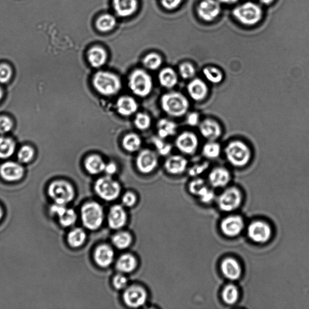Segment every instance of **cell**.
Masks as SVG:
<instances>
[{
    "instance_id": "cell-56",
    "label": "cell",
    "mask_w": 309,
    "mask_h": 309,
    "mask_svg": "<svg viewBox=\"0 0 309 309\" xmlns=\"http://www.w3.org/2000/svg\"><path fill=\"white\" fill-rule=\"evenodd\" d=\"M3 215V212L1 207H0V220H1Z\"/></svg>"
},
{
    "instance_id": "cell-20",
    "label": "cell",
    "mask_w": 309,
    "mask_h": 309,
    "mask_svg": "<svg viewBox=\"0 0 309 309\" xmlns=\"http://www.w3.org/2000/svg\"><path fill=\"white\" fill-rule=\"evenodd\" d=\"M127 213L123 206L115 205L111 207L108 215V223L110 229H121L127 224Z\"/></svg>"
},
{
    "instance_id": "cell-6",
    "label": "cell",
    "mask_w": 309,
    "mask_h": 309,
    "mask_svg": "<svg viewBox=\"0 0 309 309\" xmlns=\"http://www.w3.org/2000/svg\"><path fill=\"white\" fill-rule=\"evenodd\" d=\"M152 87V77L143 70H135L129 77V87L138 97L148 96L151 93Z\"/></svg>"
},
{
    "instance_id": "cell-44",
    "label": "cell",
    "mask_w": 309,
    "mask_h": 309,
    "mask_svg": "<svg viewBox=\"0 0 309 309\" xmlns=\"http://www.w3.org/2000/svg\"><path fill=\"white\" fill-rule=\"evenodd\" d=\"M153 143L155 145L159 154L165 156L169 154L172 151L171 145L163 141L161 138H154L152 139Z\"/></svg>"
},
{
    "instance_id": "cell-33",
    "label": "cell",
    "mask_w": 309,
    "mask_h": 309,
    "mask_svg": "<svg viewBox=\"0 0 309 309\" xmlns=\"http://www.w3.org/2000/svg\"><path fill=\"white\" fill-rule=\"evenodd\" d=\"M158 79L163 87L170 89L175 87L178 84V77L174 69L168 67L159 72Z\"/></svg>"
},
{
    "instance_id": "cell-48",
    "label": "cell",
    "mask_w": 309,
    "mask_h": 309,
    "mask_svg": "<svg viewBox=\"0 0 309 309\" xmlns=\"http://www.w3.org/2000/svg\"><path fill=\"white\" fill-rule=\"evenodd\" d=\"M12 76V70L11 68L6 64L0 65V83L5 84L11 79Z\"/></svg>"
},
{
    "instance_id": "cell-34",
    "label": "cell",
    "mask_w": 309,
    "mask_h": 309,
    "mask_svg": "<svg viewBox=\"0 0 309 309\" xmlns=\"http://www.w3.org/2000/svg\"><path fill=\"white\" fill-rule=\"evenodd\" d=\"M157 130L159 137L164 139L176 133L177 126L174 121L162 118L158 121Z\"/></svg>"
},
{
    "instance_id": "cell-9",
    "label": "cell",
    "mask_w": 309,
    "mask_h": 309,
    "mask_svg": "<svg viewBox=\"0 0 309 309\" xmlns=\"http://www.w3.org/2000/svg\"><path fill=\"white\" fill-rule=\"evenodd\" d=\"M242 202V193L236 188L226 189L217 199L220 209L225 212L234 211L239 208Z\"/></svg>"
},
{
    "instance_id": "cell-23",
    "label": "cell",
    "mask_w": 309,
    "mask_h": 309,
    "mask_svg": "<svg viewBox=\"0 0 309 309\" xmlns=\"http://www.w3.org/2000/svg\"><path fill=\"white\" fill-rule=\"evenodd\" d=\"M24 169L21 165L14 162H7L0 167V175L7 181H19L24 176Z\"/></svg>"
},
{
    "instance_id": "cell-16",
    "label": "cell",
    "mask_w": 309,
    "mask_h": 309,
    "mask_svg": "<svg viewBox=\"0 0 309 309\" xmlns=\"http://www.w3.org/2000/svg\"><path fill=\"white\" fill-rule=\"evenodd\" d=\"M248 234L253 242L264 243L271 238L272 229L269 224L259 220L250 224L248 230Z\"/></svg>"
},
{
    "instance_id": "cell-54",
    "label": "cell",
    "mask_w": 309,
    "mask_h": 309,
    "mask_svg": "<svg viewBox=\"0 0 309 309\" xmlns=\"http://www.w3.org/2000/svg\"><path fill=\"white\" fill-rule=\"evenodd\" d=\"M219 1L226 5H233L239 2V0H219Z\"/></svg>"
},
{
    "instance_id": "cell-11",
    "label": "cell",
    "mask_w": 309,
    "mask_h": 309,
    "mask_svg": "<svg viewBox=\"0 0 309 309\" xmlns=\"http://www.w3.org/2000/svg\"><path fill=\"white\" fill-rule=\"evenodd\" d=\"M147 292L145 289L138 285H133L126 288L123 294L124 303L131 308L142 307L147 303Z\"/></svg>"
},
{
    "instance_id": "cell-32",
    "label": "cell",
    "mask_w": 309,
    "mask_h": 309,
    "mask_svg": "<svg viewBox=\"0 0 309 309\" xmlns=\"http://www.w3.org/2000/svg\"><path fill=\"white\" fill-rule=\"evenodd\" d=\"M222 152V146L217 141H207L201 149L202 155L207 160L218 159Z\"/></svg>"
},
{
    "instance_id": "cell-27",
    "label": "cell",
    "mask_w": 309,
    "mask_h": 309,
    "mask_svg": "<svg viewBox=\"0 0 309 309\" xmlns=\"http://www.w3.org/2000/svg\"><path fill=\"white\" fill-rule=\"evenodd\" d=\"M117 109L118 113L122 116L128 117L137 112L138 104L134 98L125 96L118 98Z\"/></svg>"
},
{
    "instance_id": "cell-30",
    "label": "cell",
    "mask_w": 309,
    "mask_h": 309,
    "mask_svg": "<svg viewBox=\"0 0 309 309\" xmlns=\"http://www.w3.org/2000/svg\"><path fill=\"white\" fill-rule=\"evenodd\" d=\"M115 12L120 16L126 17L133 14L137 8V0H114Z\"/></svg>"
},
{
    "instance_id": "cell-21",
    "label": "cell",
    "mask_w": 309,
    "mask_h": 309,
    "mask_svg": "<svg viewBox=\"0 0 309 309\" xmlns=\"http://www.w3.org/2000/svg\"><path fill=\"white\" fill-rule=\"evenodd\" d=\"M209 184L214 188H225L231 181L229 170L223 166H217L210 171L209 175Z\"/></svg>"
},
{
    "instance_id": "cell-25",
    "label": "cell",
    "mask_w": 309,
    "mask_h": 309,
    "mask_svg": "<svg viewBox=\"0 0 309 309\" xmlns=\"http://www.w3.org/2000/svg\"><path fill=\"white\" fill-rule=\"evenodd\" d=\"M188 166V161L181 155H172L166 161L165 169L169 174L174 175H181Z\"/></svg>"
},
{
    "instance_id": "cell-46",
    "label": "cell",
    "mask_w": 309,
    "mask_h": 309,
    "mask_svg": "<svg viewBox=\"0 0 309 309\" xmlns=\"http://www.w3.org/2000/svg\"><path fill=\"white\" fill-rule=\"evenodd\" d=\"M209 161H205L202 162L196 163L189 169V175L193 177H198L204 173L209 168Z\"/></svg>"
},
{
    "instance_id": "cell-3",
    "label": "cell",
    "mask_w": 309,
    "mask_h": 309,
    "mask_svg": "<svg viewBox=\"0 0 309 309\" xmlns=\"http://www.w3.org/2000/svg\"><path fill=\"white\" fill-rule=\"evenodd\" d=\"M94 88L98 93L105 96L117 94L121 89V81L116 74L110 71H98L93 78Z\"/></svg>"
},
{
    "instance_id": "cell-5",
    "label": "cell",
    "mask_w": 309,
    "mask_h": 309,
    "mask_svg": "<svg viewBox=\"0 0 309 309\" xmlns=\"http://www.w3.org/2000/svg\"><path fill=\"white\" fill-rule=\"evenodd\" d=\"M233 15L237 22L246 26H253L259 23L263 17V10L253 2H246L237 6Z\"/></svg>"
},
{
    "instance_id": "cell-24",
    "label": "cell",
    "mask_w": 309,
    "mask_h": 309,
    "mask_svg": "<svg viewBox=\"0 0 309 309\" xmlns=\"http://www.w3.org/2000/svg\"><path fill=\"white\" fill-rule=\"evenodd\" d=\"M220 269L223 276L230 280H238L242 276V267L238 261L232 257L226 258L222 261Z\"/></svg>"
},
{
    "instance_id": "cell-8",
    "label": "cell",
    "mask_w": 309,
    "mask_h": 309,
    "mask_svg": "<svg viewBox=\"0 0 309 309\" xmlns=\"http://www.w3.org/2000/svg\"><path fill=\"white\" fill-rule=\"evenodd\" d=\"M49 195L54 202L67 205L72 201L75 196V192L72 185L63 180L51 183L49 190Z\"/></svg>"
},
{
    "instance_id": "cell-38",
    "label": "cell",
    "mask_w": 309,
    "mask_h": 309,
    "mask_svg": "<svg viewBox=\"0 0 309 309\" xmlns=\"http://www.w3.org/2000/svg\"><path fill=\"white\" fill-rule=\"evenodd\" d=\"M222 299L227 304L233 305L239 300V292L238 289L234 284H228L224 287L222 294Z\"/></svg>"
},
{
    "instance_id": "cell-26",
    "label": "cell",
    "mask_w": 309,
    "mask_h": 309,
    "mask_svg": "<svg viewBox=\"0 0 309 309\" xmlns=\"http://www.w3.org/2000/svg\"><path fill=\"white\" fill-rule=\"evenodd\" d=\"M137 264V260L134 256L125 254L118 258L115 263V268L120 273L130 274L136 270Z\"/></svg>"
},
{
    "instance_id": "cell-39",
    "label": "cell",
    "mask_w": 309,
    "mask_h": 309,
    "mask_svg": "<svg viewBox=\"0 0 309 309\" xmlns=\"http://www.w3.org/2000/svg\"><path fill=\"white\" fill-rule=\"evenodd\" d=\"M15 143L11 138L0 137V158H8L14 153Z\"/></svg>"
},
{
    "instance_id": "cell-10",
    "label": "cell",
    "mask_w": 309,
    "mask_h": 309,
    "mask_svg": "<svg viewBox=\"0 0 309 309\" xmlns=\"http://www.w3.org/2000/svg\"><path fill=\"white\" fill-rule=\"evenodd\" d=\"M175 145L183 154L195 155L199 147L198 136L191 131L183 132L176 138Z\"/></svg>"
},
{
    "instance_id": "cell-17",
    "label": "cell",
    "mask_w": 309,
    "mask_h": 309,
    "mask_svg": "<svg viewBox=\"0 0 309 309\" xmlns=\"http://www.w3.org/2000/svg\"><path fill=\"white\" fill-rule=\"evenodd\" d=\"M189 189L192 195L198 196L203 203H209L215 198V193L209 188L204 180L201 178L193 179L190 182Z\"/></svg>"
},
{
    "instance_id": "cell-57",
    "label": "cell",
    "mask_w": 309,
    "mask_h": 309,
    "mask_svg": "<svg viewBox=\"0 0 309 309\" xmlns=\"http://www.w3.org/2000/svg\"><path fill=\"white\" fill-rule=\"evenodd\" d=\"M2 96H3V91H2V88H0V100H1Z\"/></svg>"
},
{
    "instance_id": "cell-2",
    "label": "cell",
    "mask_w": 309,
    "mask_h": 309,
    "mask_svg": "<svg viewBox=\"0 0 309 309\" xmlns=\"http://www.w3.org/2000/svg\"><path fill=\"white\" fill-rule=\"evenodd\" d=\"M162 110L170 116L181 117L188 114L189 100L184 94L173 91L163 95L161 98Z\"/></svg>"
},
{
    "instance_id": "cell-51",
    "label": "cell",
    "mask_w": 309,
    "mask_h": 309,
    "mask_svg": "<svg viewBox=\"0 0 309 309\" xmlns=\"http://www.w3.org/2000/svg\"><path fill=\"white\" fill-rule=\"evenodd\" d=\"M12 122L9 118L6 116L0 117V134H5L11 130Z\"/></svg>"
},
{
    "instance_id": "cell-47",
    "label": "cell",
    "mask_w": 309,
    "mask_h": 309,
    "mask_svg": "<svg viewBox=\"0 0 309 309\" xmlns=\"http://www.w3.org/2000/svg\"><path fill=\"white\" fill-rule=\"evenodd\" d=\"M113 285L115 290L121 291L127 288L128 279L123 274H118L115 276L113 279Z\"/></svg>"
},
{
    "instance_id": "cell-52",
    "label": "cell",
    "mask_w": 309,
    "mask_h": 309,
    "mask_svg": "<svg viewBox=\"0 0 309 309\" xmlns=\"http://www.w3.org/2000/svg\"><path fill=\"white\" fill-rule=\"evenodd\" d=\"M182 0H161L162 6L170 10L178 8Z\"/></svg>"
},
{
    "instance_id": "cell-55",
    "label": "cell",
    "mask_w": 309,
    "mask_h": 309,
    "mask_svg": "<svg viewBox=\"0 0 309 309\" xmlns=\"http://www.w3.org/2000/svg\"><path fill=\"white\" fill-rule=\"evenodd\" d=\"M261 4L264 5H270L273 3L275 0H259Z\"/></svg>"
},
{
    "instance_id": "cell-22",
    "label": "cell",
    "mask_w": 309,
    "mask_h": 309,
    "mask_svg": "<svg viewBox=\"0 0 309 309\" xmlns=\"http://www.w3.org/2000/svg\"><path fill=\"white\" fill-rule=\"evenodd\" d=\"M93 257L97 265L102 268L108 267L114 261V250L108 244H100L95 249Z\"/></svg>"
},
{
    "instance_id": "cell-37",
    "label": "cell",
    "mask_w": 309,
    "mask_h": 309,
    "mask_svg": "<svg viewBox=\"0 0 309 309\" xmlns=\"http://www.w3.org/2000/svg\"><path fill=\"white\" fill-rule=\"evenodd\" d=\"M122 146L129 152H135L140 149L141 140L137 134L130 133L126 135L122 140Z\"/></svg>"
},
{
    "instance_id": "cell-42",
    "label": "cell",
    "mask_w": 309,
    "mask_h": 309,
    "mask_svg": "<svg viewBox=\"0 0 309 309\" xmlns=\"http://www.w3.org/2000/svg\"><path fill=\"white\" fill-rule=\"evenodd\" d=\"M179 73L183 79L191 80L196 77V67L191 63H183L179 66Z\"/></svg>"
},
{
    "instance_id": "cell-4",
    "label": "cell",
    "mask_w": 309,
    "mask_h": 309,
    "mask_svg": "<svg viewBox=\"0 0 309 309\" xmlns=\"http://www.w3.org/2000/svg\"><path fill=\"white\" fill-rule=\"evenodd\" d=\"M80 217L83 225L91 231L99 229L104 220L102 207L96 202H88L81 207Z\"/></svg>"
},
{
    "instance_id": "cell-28",
    "label": "cell",
    "mask_w": 309,
    "mask_h": 309,
    "mask_svg": "<svg viewBox=\"0 0 309 309\" xmlns=\"http://www.w3.org/2000/svg\"><path fill=\"white\" fill-rule=\"evenodd\" d=\"M202 75L203 79L207 83L214 86L222 84L225 79V74L223 71L219 67L214 66H208L203 68Z\"/></svg>"
},
{
    "instance_id": "cell-13",
    "label": "cell",
    "mask_w": 309,
    "mask_h": 309,
    "mask_svg": "<svg viewBox=\"0 0 309 309\" xmlns=\"http://www.w3.org/2000/svg\"><path fill=\"white\" fill-rule=\"evenodd\" d=\"M189 96L196 102H202L210 94L209 84L202 78L195 77L190 80L187 87Z\"/></svg>"
},
{
    "instance_id": "cell-15",
    "label": "cell",
    "mask_w": 309,
    "mask_h": 309,
    "mask_svg": "<svg viewBox=\"0 0 309 309\" xmlns=\"http://www.w3.org/2000/svg\"><path fill=\"white\" fill-rule=\"evenodd\" d=\"M158 159L157 154L149 149L142 150L136 159L138 171L143 174H149L157 168Z\"/></svg>"
},
{
    "instance_id": "cell-19",
    "label": "cell",
    "mask_w": 309,
    "mask_h": 309,
    "mask_svg": "<svg viewBox=\"0 0 309 309\" xmlns=\"http://www.w3.org/2000/svg\"><path fill=\"white\" fill-rule=\"evenodd\" d=\"M244 226L242 217L239 216H230L226 217L220 224V229L225 236L234 237L242 233Z\"/></svg>"
},
{
    "instance_id": "cell-31",
    "label": "cell",
    "mask_w": 309,
    "mask_h": 309,
    "mask_svg": "<svg viewBox=\"0 0 309 309\" xmlns=\"http://www.w3.org/2000/svg\"><path fill=\"white\" fill-rule=\"evenodd\" d=\"M108 55L106 51L100 47H94L88 52V60L94 68H100L107 63Z\"/></svg>"
},
{
    "instance_id": "cell-7",
    "label": "cell",
    "mask_w": 309,
    "mask_h": 309,
    "mask_svg": "<svg viewBox=\"0 0 309 309\" xmlns=\"http://www.w3.org/2000/svg\"><path fill=\"white\" fill-rule=\"evenodd\" d=\"M95 192L105 201H113L119 197L121 186L111 176H105L98 179L94 184Z\"/></svg>"
},
{
    "instance_id": "cell-50",
    "label": "cell",
    "mask_w": 309,
    "mask_h": 309,
    "mask_svg": "<svg viewBox=\"0 0 309 309\" xmlns=\"http://www.w3.org/2000/svg\"><path fill=\"white\" fill-rule=\"evenodd\" d=\"M201 120L200 114L197 112H192L187 115L186 122L190 127H198Z\"/></svg>"
},
{
    "instance_id": "cell-14",
    "label": "cell",
    "mask_w": 309,
    "mask_h": 309,
    "mask_svg": "<svg viewBox=\"0 0 309 309\" xmlns=\"http://www.w3.org/2000/svg\"><path fill=\"white\" fill-rule=\"evenodd\" d=\"M221 12L219 0H202L197 8V13L203 22L210 23L215 20Z\"/></svg>"
},
{
    "instance_id": "cell-18",
    "label": "cell",
    "mask_w": 309,
    "mask_h": 309,
    "mask_svg": "<svg viewBox=\"0 0 309 309\" xmlns=\"http://www.w3.org/2000/svg\"><path fill=\"white\" fill-rule=\"evenodd\" d=\"M50 212L52 215L58 216L60 223L64 227L73 226L77 219L75 211L67 209L66 205L55 203L50 207Z\"/></svg>"
},
{
    "instance_id": "cell-45",
    "label": "cell",
    "mask_w": 309,
    "mask_h": 309,
    "mask_svg": "<svg viewBox=\"0 0 309 309\" xmlns=\"http://www.w3.org/2000/svg\"><path fill=\"white\" fill-rule=\"evenodd\" d=\"M33 157V149L29 146H25V147H22L18 153L19 161L23 163L29 162L32 160Z\"/></svg>"
},
{
    "instance_id": "cell-29",
    "label": "cell",
    "mask_w": 309,
    "mask_h": 309,
    "mask_svg": "<svg viewBox=\"0 0 309 309\" xmlns=\"http://www.w3.org/2000/svg\"><path fill=\"white\" fill-rule=\"evenodd\" d=\"M85 168L91 175H98L105 171L106 164L98 155H91L84 162Z\"/></svg>"
},
{
    "instance_id": "cell-12",
    "label": "cell",
    "mask_w": 309,
    "mask_h": 309,
    "mask_svg": "<svg viewBox=\"0 0 309 309\" xmlns=\"http://www.w3.org/2000/svg\"><path fill=\"white\" fill-rule=\"evenodd\" d=\"M200 134L206 141H217L222 137L223 128L215 118H205L198 126Z\"/></svg>"
},
{
    "instance_id": "cell-41",
    "label": "cell",
    "mask_w": 309,
    "mask_h": 309,
    "mask_svg": "<svg viewBox=\"0 0 309 309\" xmlns=\"http://www.w3.org/2000/svg\"><path fill=\"white\" fill-rule=\"evenodd\" d=\"M142 64L149 70H157L162 64L161 57L157 53H149L145 57Z\"/></svg>"
},
{
    "instance_id": "cell-36",
    "label": "cell",
    "mask_w": 309,
    "mask_h": 309,
    "mask_svg": "<svg viewBox=\"0 0 309 309\" xmlns=\"http://www.w3.org/2000/svg\"><path fill=\"white\" fill-rule=\"evenodd\" d=\"M132 243V237L130 233L127 232H117L112 237V243L118 250L127 249Z\"/></svg>"
},
{
    "instance_id": "cell-49",
    "label": "cell",
    "mask_w": 309,
    "mask_h": 309,
    "mask_svg": "<svg viewBox=\"0 0 309 309\" xmlns=\"http://www.w3.org/2000/svg\"><path fill=\"white\" fill-rule=\"evenodd\" d=\"M137 201V196L134 193L131 192L125 193L121 199L122 203L126 207H133Z\"/></svg>"
},
{
    "instance_id": "cell-1",
    "label": "cell",
    "mask_w": 309,
    "mask_h": 309,
    "mask_svg": "<svg viewBox=\"0 0 309 309\" xmlns=\"http://www.w3.org/2000/svg\"><path fill=\"white\" fill-rule=\"evenodd\" d=\"M224 155L231 166L243 168L250 164L253 158L252 149L240 139L230 141L223 149Z\"/></svg>"
},
{
    "instance_id": "cell-35",
    "label": "cell",
    "mask_w": 309,
    "mask_h": 309,
    "mask_svg": "<svg viewBox=\"0 0 309 309\" xmlns=\"http://www.w3.org/2000/svg\"><path fill=\"white\" fill-rule=\"evenodd\" d=\"M87 239V234L83 229H73L68 234L67 242L71 247L78 249L83 245Z\"/></svg>"
},
{
    "instance_id": "cell-43",
    "label": "cell",
    "mask_w": 309,
    "mask_h": 309,
    "mask_svg": "<svg viewBox=\"0 0 309 309\" xmlns=\"http://www.w3.org/2000/svg\"><path fill=\"white\" fill-rule=\"evenodd\" d=\"M134 124L138 130L145 131L148 130L151 125V118L145 113H138L136 115Z\"/></svg>"
},
{
    "instance_id": "cell-40",
    "label": "cell",
    "mask_w": 309,
    "mask_h": 309,
    "mask_svg": "<svg viewBox=\"0 0 309 309\" xmlns=\"http://www.w3.org/2000/svg\"><path fill=\"white\" fill-rule=\"evenodd\" d=\"M116 24V20L113 16L105 14L101 16L97 20L96 26L101 32H107L113 29Z\"/></svg>"
},
{
    "instance_id": "cell-53",
    "label": "cell",
    "mask_w": 309,
    "mask_h": 309,
    "mask_svg": "<svg viewBox=\"0 0 309 309\" xmlns=\"http://www.w3.org/2000/svg\"><path fill=\"white\" fill-rule=\"evenodd\" d=\"M108 176H112L115 174L117 171V166L114 162H109L105 166V171Z\"/></svg>"
}]
</instances>
